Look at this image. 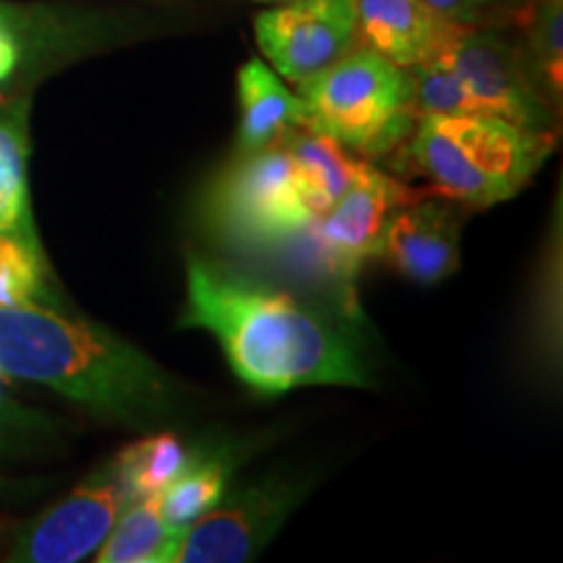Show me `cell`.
Wrapping results in <instances>:
<instances>
[{"label":"cell","instance_id":"cell-15","mask_svg":"<svg viewBox=\"0 0 563 563\" xmlns=\"http://www.w3.org/2000/svg\"><path fill=\"white\" fill-rule=\"evenodd\" d=\"M178 530L165 522L157 498L131 501L115 519L104 543L97 548V563H170Z\"/></svg>","mask_w":563,"mask_h":563},{"label":"cell","instance_id":"cell-24","mask_svg":"<svg viewBox=\"0 0 563 563\" xmlns=\"http://www.w3.org/2000/svg\"><path fill=\"white\" fill-rule=\"evenodd\" d=\"M5 382H9V376L0 373V415H3L5 407H9V399H5Z\"/></svg>","mask_w":563,"mask_h":563},{"label":"cell","instance_id":"cell-23","mask_svg":"<svg viewBox=\"0 0 563 563\" xmlns=\"http://www.w3.org/2000/svg\"><path fill=\"white\" fill-rule=\"evenodd\" d=\"M439 16L464 26H483L493 13L501 9L504 0H426Z\"/></svg>","mask_w":563,"mask_h":563},{"label":"cell","instance_id":"cell-17","mask_svg":"<svg viewBox=\"0 0 563 563\" xmlns=\"http://www.w3.org/2000/svg\"><path fill=\"white\" fill-rule=\"evenodd\" d=\"M191 454L173 433H154L129 443L121 454L112 456L118 475L129 490L131 501L157 496L183 473Z\"/></svg>","mask_w":563,"mask_h":563},{"label":"cell","instance_id":"cell-4","mask_svg":"<svg viewBox=\"0 0 563 563\" xmlns=\"http://www.w3.org/2000/svg\"><path fill=\"white\" fill-rule=\"evenodd\" d=\"M308 108L306 129L361 157H382L415 131L410 68L355 45L313 79L295 84Z\"/></svg>","mask_w":563,"mask_h":563},{"label":"cell","instance_id":"cell-9","mask_svg":"<svg viewBox=\"0 0 563 563\" xmlns=\"http://www.w3.org/2000/svg\"><path fill=\"white\" fill-rule=\"evenodd\" d=\"M264 58L282 79L302 84L357 45L355 0H287L253 21Z\"/></svg>","mask_w":563,"mask_h":563},{"label":"cell","instance_id":"cell-5","mask_svg":"<svg viewBox=\"0 0 563 563\" xmlns=\"http://www.w3.org/2000/svg\"><path fill=\"white\" fill-rule=\"evenodd\" d=\"M207 214L224 235L251 243L287 241L316 222L285 139L266 150L238 154L211 186Z\"/></svg>","mask_w":563,"mask_h":563},{"label":"cell","instance_id":"cell-13","mask_svg":"<svg viewBox=\"0 0 563 563\" xmlns=\"http://www.w3.org/2000/svg\"><path fill=\"white\" fill-rule=\"evenodd\" d=\"M238 154H251L279 144L292 131L306 129L308 108L298 91L264 60H249L238 70Z\"/></svg>","mask_w":563,"mask_h":563},{"label":"cell","instance_id":"cell-1","mask_svg":"<svg viewBox=\"0 0 563 563\" xmlns=\"http://www.w3.org/2000/svg\"><path fill=\"white\" fill-rule=\"evenodd\" d=\"M180 327L207 329L235 376L262 394L298 386H368V373L340 329L285 292L251 285L191 256Z\"/></svg>","mask_w":563,"mask_h":563},{"label":"cell","instance_id":"cell-6","mask_svg":"<svg viewBox=\"0 0 563 563\" xmlns=\"http://www.w3.org/2000/svg\"><path fill=\"white\" fill-rule=\"evenodd\" d=\"M460 76L477 112L504 118L530 131H551V108L509 42L483 26L456 24L439 53Z\"/></svg>","mask_w":563,"mask_h":563},{"label":"cell","instance_id":"cell-3","mask_svg":"<svg viewBox=\"0 0 563 563\" xmlns=\"http://www.w3.org/2000/svg\"><path fill=\"white\" fill-rule=\"evenodd\" d=\"M410 162L446 199L490 209L517 196L553 150L551 131H530L485 112L422 115Z\"/></svg>","mask_w":563,"mask_h":563},{"label":"cell","instance_id":"cell-22","mask_svg":"<svg viewBox=\"0 0 563 563\" xmlns=\"http://www.w3.org/2000/svg\"><path fill=\"white\" fill-rule=\"evenodd\" d=\"M30 180L26 162L0 159V235L5 232H32Z\"/></svg>","mask_w":563,"mask_h":563},{"label":"cell","instance_id":"cell-25","mask_svg":"<svg viewBox=\"0 0 563 563\" xmlns=\"http://www.w3.org/2000/svg\"><path fill=\"white\" fill-rule=\"evenodd\" d=\"M262 3H287V0H262Z\"/></svg>","mask_w":563,"mask_h":563},{"label":"cell","instance_id":"cell-16","mask_svg":"<svg viewBox=\"0 0 563 563\" xmlns=\"http://www.w3.org/2000/svg\"><path fill=\"white\" fill-rule=\"evenodd\" d=\"M228 481L230 462L224 456H191L183 473L154 498L165 522L180 532L222 501Z\"/></svg>","mask_w":563,"mask_h":563},{"label":"cell","instance_id":"cell-10","mask_svg":"<svg viewBox=\"0 0 563 563\" xmlns=\"http://www.w3.org/2000/svg\"><path fill=\"white\" fill-rule=\"evenodd\" d=\"M402 203H407V188L363 159L347 194L306 232L329 269L352 274L376 253L386 220Z\"/></svg>","mask_w":563,"mask_h":563},{"label":"cell","instance_id":"cell-19","mask_svg":"<svg viewBox=\"0 0 563 563\" xmlns=\"http://www.w3.org/2000/svg\"><path fill=\"white\" fill-rule=\"evenodd\" d=\"M412 76V102L418 118L422 115H460V112H477L467 89L446 60L433 58L410 68Z\"/></svg>","mask_w":563,"mask_h":563},{"label":"cell","instance_id":"cell-2","mask_svg":"<svg viewBox=\"0 0 563 563\" xmlns=\"http://www.w3.org/2000/svg\"><path fill=\"white\" fill-rule=\"evenodd\" d=\"M0 373L118 422L175 415L183 389L146 352L45 302L0 306Z\"/></svg>","mask_w":563,"mask_h":563},{"label":"cell","instance_id":"cell-20","mask_svg":"<svg viewBox=\"0 0 563 563\" xmlns=\"http://www.w3.org/2000/svg\"><path fill=\"white\" fill-rule=\"evenodd\" d=\"M530 47L534 68L548 91L561 97L563 87V0H540L532 13Z\"/></svg>","mask_w":563,"mask_h":563},{"label":"cell","instance_id":"cell-12","mask_svg":"<svg viewBox=\"0 0 563 563\" xmlns=\"http://www.w3.org/2000/svg\"><path fill=\"white\" fill-rule=\"evenodd\" d=\"M357 45L402 68L433 58L454 32V21L426 0H355Z\"/></svg>","mask_w":563,"mask_h":563},{"label":"cell","instance_id":"cell-21","mask_svg":"<svg viewBox=\"0 0 563 563\" xmlns=\"http://www.w3.org/2000/svg\"><path fill=\"white\" fill-rule=\"evenodd\" d=\"M37 32L32 13L0 3V87L9 84L30 60L37 47Z\"/></svg>","mask_w":563,"mask_h":563},{"label":"cell","instance_id":"cell-11","mask_svg":"<svg viewBox=\"0 0 563 563\" xmlns=\"http://www.w3.org/2000/svg\"><path fill=\"white\" fill-rule=\"evenodd\" d=\"M373 256L418 285H439L460 266V220L443 201L402 203L386 220Z\"/></svg>","mask_w":563,"mask_h":563},{"label":"cell","instance_id":"cell-8","mask_svg":"<svg viewBox=\"0 0 563 563\" xmlns=\"http://www.w3.org/2000/svg\"><path fill=\"white\" fill-rule=\"evenodd\" d=\"M131 504L115 462L95 470L66 498L32 519L13 540L9 561L74 563L97 553L108 532Z\"/></svg>","mask_w":563,"mask_h":563},{"label":"cell","instance_id":"cell-14","mask_svg":"<svg viewBox=\"0 0 563 563\" xmlns=\"http://www.w3.org/2000/svg\"><path fill=\"white\" fill-rule=\"evenodd\" d=\"M285 144L298 167L306 199L319 220L347 194L363 159L352 157V152L344 150L340 141L311 129L292 131L290 136H285Z\"/></svg>","mask_w":563,"mask_h":563},{"label":"cell","instance_id":"cell-7","mask_svg":"<svg viewBox=\"0 0 563 563\" xmlns=\"http://www.w3.org/2000/svg\"><path fill=\"white\" fill-rule=\"evenodd\" d=\"M300 490L285 481L224 493L214 509L178 532L170 563H241L256 559L282 530Z\"/></svg>","mask_w":563,"mask_h":563},{"label":"cell","instance_id":"cell-18","mask_svg":"<svg viewBox=\"0 0 563 563\" xmlns=\"http://www.w3.org/2000/svg\"><path fill=\"white\" fill-rule=\"evenodd\" d=\"M51 300L47 262L37 232L0 235V306H26Z\"/></svg>","mask_w":563,"mask_h":563}]
</instances>
